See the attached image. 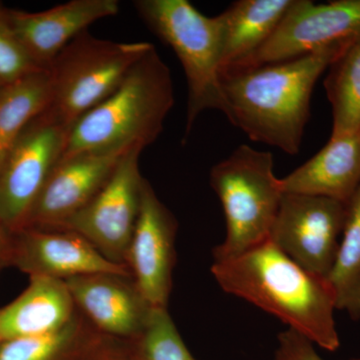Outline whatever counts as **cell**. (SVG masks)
<instances>
[{"instance_id":"1","label":"cell","mask_w":360,"mask_h":360,"mask_svg":"<svg viewBox=\"0 0 360 360\" xmlns=\"http://www.w3.org/2000/svg\"><path fill=\"white\" fill-rule=\"evenodd\" d=\"M350 45L326 47L281 63L221 71V112L251 141L297 155L315 84Z\"/></svg>"},{"instance_id":"2","label":"cell","mask_w":360,"mask_h":360,"mask_svg":"<svg viewBox=\"0 0 360 360\" xmlns=\"http://www.w3.org/2000/svg\"><path fill=\"white\" fill-rule=\"evenodd\" d=\"M212 274L225 292L274 315L316 347L340 348L335 293L328 279L303 269L269 239L238 257L213 262Z\"/></svg>"},{"instance_id":"3","label":"cell","mask_w":360,"mask_h":360,"mask_svg":"<svg viewBox=\"0 0 360 360\" xmlns=\"http://www.w3.org/2000/svg\"><path fill=\"white\" fill-rule=\"evenodd\" d=\"M174 104L169 68L153 46L117 89L72 125L61 158L155 142Z\"/></svg>"},{"instance_id":"4","label":"cell","mask_w":360,"mask_h":360,"mask_svg":"<svg viewBox=\"0 0 360 360\" xmlns=\"http://www.w3.org/2000/svg\"><path fill=\"white\" fill-rule=\"evenodd\" d=\"M210 181L226 222V236L213 250V262L238 257L269 238L283 194L269 151L241 144L212 168Z\"/></svg>"},{"instance_id":"5","label":"cell","mask_w":360,"mask_h":360,"mask_svg":"<svg viewBox=\"0 0 360 360\" xmlns=\"http://www.w3.org/2000/svg\"><path fill=\"white\" fill-rule=\"evenodd\" d=\"M134 6L156 37L172 47L188 86L186 134L203 111L222 110L221 28L187 0H136Z\"/></svg>"},{"instance_id":"6","label":"cell","mask_w":360,"mask_h":360,"mask_svg":"<svg viewBox=\"0 0 360 360\" xmlns=\"http://www.w3.org/2000/svg\"><path fill=\"white\" fill-rule=\"evenodd\" d=\"M153 45L97 39L89 30L71 40L49 68L51 111L66 127L105 101Z\"/></svg>"},{"instance_id":"7","label":"cell","mask_w":360,"mask_h":360,"mask_svg":"<svg viewBox=\"0 0 360 360\" xmlns=\"http://www.w3.org/2000/svg\"><path fill=\"white\" fill-rule=\"evenodd\" d=\"M70 127L46 110L34 118L0 168V220L11 234L22 231L45 182L65 149Z\"/></svg>"},{"instance_id":"8","label":"cell","mask_w":360,"mask_h":360,"mask_svg":"<svg viewBox=\"0 0 360 360\" xmlns=\"http://www.w3.org/2000/svg\"><path fill=\"white\" fill-rule=\"evenodd\" d=\"M143 149H129L94 200L56 229L79 234L111 262L125 264L141 210L144 179L139 156Z\"/></svg>"},{"instance_id":"9","label":"cell","mask_w":360,"mask_h":360,"mask_svg":"<svg viewBox=\"0 0 360 360\" xmlns=\"http://www.w3.org/2000/svg\"><path fill=\"white\" fill-rule=\"evenodd\" d=\"M359 40L360 0H336L323 4L293 0L269 39L248 58L225 70L281 63Z\"/></svg>"},{"instance_id":"10","label":"cell","mask_w":360,"mask_h":360,"mask_svg":"<svg viewBox=\"0 0 360 360\" xmlns=\"http://www.w3.org/2000/svg\"><path fill=\"white\" fill-rule=\"evenodd\" d=\"M347 205L324 196L283 193L269 239L303 269L328 278L340 248Z\"/></svg>"},{"instance_id":"11","label":"cell","mask_w":360,"mask_h":360,"mask_svg":"<svg viewBox=\"0 0 360 360\" xmlns=\"http://www.w3.org/2000/svg\"><path fill=\"white\" fill-rule=\"evenodd\" d=\"M176 221L148 180L125 264L139 292L153 309H167L175 262Z\"/></svg>"},{"instance_id":"12","label":"cell","mask_w":360,"mask_h":360,"mask_svg":"<svg viewBox=\"0 0 360 360\" xmlns=\"http://www.w3.org/2000/svg\"><path fill=\"white\" fill-rule=\"evenodd\" d=\"M7 264L30 277L63 281L99 274L132 277L127 265L111 262L79 234L63 229H25L13 234Z\"/></svg>"},{"instance_id":"13","label":"cell","mask_w":360,"mask_h":360,"mask_svg":"<svg viewBox=\"0 0 360 360\" xmlns=\"http://www.w3.org/2000/svg\"><path fill=\"white\" fill-rule=\"evenodd\" d=\"M129 149L82 153L59 160L23 229L60 226L94 200Z\"/></svg>"},{"instance_id":"14","label":"cell","mask_w":360,"mask_h":360,"mask_svg":"<svg viewBox=\"0 0 360 360\" xmlns=\"http://www.w3.org/2000/svg\"><path fill=\"white\" fill-rule=\"evenodd\" d=\"M66 285L78 311L101 335L139 338L153 307L131 276L90 274L72 277Z\"/></svg>"},{"instance_id":"15","label":"cell","mask_w":360,"mask_h":360,"mask_svg":"<svg viewBox=\"0 0 360 360\" xmlns=\"http://www.w3.org/2000/svg\"><path fill=\"white\" fill-rule=\"evenodd\" d=\"M21 44L42 70H49L59 52L92 23L120 13L117 0H71L40 13L9 9Z\"/></svg>"},{"instance_id":"16","label":"cell","mask_w":360,"mask_h":360,"mask_svg":"<svg viewBox=\"0 0 360 360\" xmlns=\"http://www.w3.org/2000/svg\"><path fill=\"white\" fill-rule=\"evenodd\" d=\"M360 186V131L330 137L295 172L279 179L283 193L324 196L348 205Z\"/></svg>"},{"instance_id":"17","label":"cell","mask_w":360,"mask_h":360,"mask_svg":"<svg viewBox=\"0 0 360 360\" xmlns=\"http://www.w3.org/2000/svg\"><path fill=\"white\" fill-rule=\"evenodd\" d=\"M77 314L65 281L32 276L27 288L0 309V338L4 341L46 335L63 328Z\"/></svg>"},{"instance_id":"18","label":"cell","mask_w":360,"mask_h":360,"mask_svg":"<svg viewBox=\"0 0 360 360\" xmlns=\"http://www.w3.org/2000/svg\"><path fill=\"white\" fill-rule=\"evenodd\" d=\"M293 0H238L217 15L221 28V70L240 63L269 39Z\"/></svg>"},{"instance_id":"19","label":"cell","mask_w":360,"mask_h":360,"mask_svg":"<svg viewBox=\"0 0 360 360\" xmlns=\"http://www.w3.org/2000/svg\"><path fill=\"white\" fill-rule=\"evenodd\" d=\"M49 70L0 87V168L27 125L51 105Z\"/></svg>"},{"instance_id":"20","label":"cell","mask_w":360,"mask_h":360,"mask_svg":"<svg viewBox=\"0 0 360 360\" xmlns=\"http://www.w3.org/2000/svg\"><path fill=\"white\" fill-rule=\"evenodd\" d=\"M336 309L360 319V186L347 205V217L335 262L328 276Z\"/></svg>"},{"instance_id":"21","label":"cell","mask_w":360,"mask_h":360,"mask_svg":"<svg viewBox=\"0 0 360 360\" xmlns=\"http://www.w3.org/2000/svg\"><path fill=\"white\" fill-rule=\"evenodd\" d=\"M324 87L333 108L330 137L360 131V40L330 66Z\"/></svg>"},{"instance_id":"22","label":"cell","mask_w":360,"mask_h":360,"mask_svg":"<svg viewBox=\"0 0 360 360\" xmlns=\"http://www.w3.org/2000/svg\"><path fill=\"white\" fill-rule=\"evenodd\" d=\"M96 331L77 310L75 319L58 330L2 341L0 360H60Z\"/></svg>"},{"instance_id":"23","label":"cell","mask_w":360,"mask_h":360,"mask_svg":"<svg viewBox=\"0 0 360 360\" xmlns=\"http://www.w3.org/2000/svg\"><path fill=\"white\" fill-rule=\"evenodd\" d=\"M141 360H196L180 336L167 309H153L139 338Z\"/></svg>"},{"instance_id":"24","label":"cell","mask_w":360,"mask_h":360,"mask_svg":"<svg viewBox=\"0 0 360 360\" xmlns=\"http://www.w3.org/2000/svg\"><path fill=\"white\" fill-rule=\"evenodd\" d=\"M9 9L0 4V87L42 70L28 52L11 25Z\"/></svg>"},{"instance_id":"25","label":"cell","mask_w":360,"mask_h":360,"mask_svg":"<svg viewBox=\"0 0 360 360\" xmlns=\"http://www.w3.org/2000/svg\"><path fill=\"white\" fill-rule=\"evenodd\" d=\"M271 360H322L315 345L307 338L288 328L277 336Z\"/></svg>"},{"instance_id":"26","label":"cell","mask_w":360,"mask_h":360,"mask_svg":"<svg viewBox=\"0 0 360 360\" xmlns=\"http://www.w3.org/2000/svg\"><path fill=\"white\" fill-rule=\"evenodd\" d=\"M11 238L13 234L9 233L0 220V262H8L9 252L11 248Z\"/></svg>"},{"instance_id":"27","label":"cell","mask_w":360,"mask_h":360,"mask_svg":"<svg viewBox=\"0 0 360 360\" xmlns=\"http://www.w3.org/2000/svg\"><path fill=\"white\" fill-rule=\"evenodd\" d=\"M345 360H360V357H359V359H345Z\"/></svg>"},{"instance_id":"28","label":"cell","mask_w":360,"mask_h":360,"mask_svg":"<svg viewBox=\"0 0 360 360\" xmlns=\"http://www.w3.org/2000/svg\"><path fill=\"white\" fill-rule=\"evenodd\" d=\"M1 342H2V340H1V338H0V345H1Z\"/></svg>"}]
</instances>
